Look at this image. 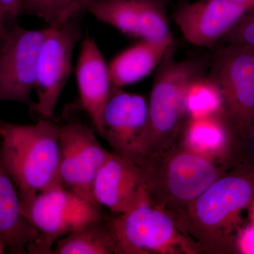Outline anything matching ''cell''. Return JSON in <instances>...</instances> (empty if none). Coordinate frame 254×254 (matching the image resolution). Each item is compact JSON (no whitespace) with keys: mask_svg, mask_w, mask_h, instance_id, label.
<instances>
[{"mask_svg":"<svg viewBox=\"0 0 254 254\" xmlns=\"http://www.w3.org/2000/svg\"><path fill=\"white\" fill-rule=\"evenodd\" d=\"M86 11L128 36L149 41L173 38L166 0H90Z\"/></svg>","mask_w":254,"mask_h":254,"instance_id":"cell-11","label":"cell"},{"mask_svg":"<svg viewBox=\"0 0 254 254\" xmlns=\"http://www.w3.org/2000/svg\"><path fill=\"white\" fill-rule=\"evenodd\" d=\"M148 113V101L143 95L112 88L103 110L101 136L112 152L136 161Z\"/></svg>","mask_w":254,"mask_h":254,"instance_id":"cell-14","label":"cell"},{"mask_svg":"<svg viewBox=\"0 0 254 254\" xmlns=\"http://www.w3.org/2000/svg\"><path fill=\"white\" fill-rule=\"evenodd\" d=\"M52 254H118L108 217L90 220L62 237Z\"/></svg>","mask_w":254,"mask_h":254,"instance_id":"cell-19","label":"cell"},{"mask_svg":"<svg viewBox=\"0 0 254 254\" xmlns=\"http://www.w3.org/2000/svg\"><path fill=\"white\" fill-rule=\"evenodd\" d=\"M235 4L244 6L247 9L250 10L254 7V0H230Z\"/></svg>","mask_w":254,"mask_h":254,"instance_id":"cell-25","label":"cell"},{"mask_svg":"<svg viewBox=\"0 0 254 254\" xmlns=\"http://www.w3.org/2000/svg\"><path fill=\"white\" fill-rule=\"evenodd\" d=\"M210 76L220 86L232 126L250 142L254 125V50L227 45L219 52Z\"/></svg>","mask_w":254,"mask_h":254,"instance_id":"cell-8","label":"cell"},{"mask_svg":"<svg viewBox=\"0 0 254 254\" xmlns=\"http://www.w3.org/2000/svg\"><path fill=\"white\" fill-rule=\"evenodd\" d=\"M79 19L48 26L37 66L33 111L40 119L51 120L72 71L75 48L83 38Z\"/></svg>","mask_w":254,"mask_h":254,"instance_id":"cell-7","label":"cell"},{"mask_svg":"<svg viewBox=\"0 0 254 254\" xmlns=\"http://www.w3.org/2000/svg\"><path fill=\"white\" fill-rule=\"evenodd\" d=\"M95 204L123 214L150 203L141 167L131 158L110 152L96 174L92 187Z\"/></svg>","mask_w":254,"mask_h":254,"instance_id":"cell-13","label":"cell"},{"mask_svg":"<svg viewBox=\"0 0 254 254\" xmlns=\"http://www.w3.org/2000/svg\"><path fill=\"white\" fill-rule=\"evenodd\" d=\"M185 107L187 118H205L225 111L218 83L210 75L192 80L185 92Z\"/></svg>","mask_w":254,"mask_h":254,"instance_id":"cell-20","label":"cell"},{"mask_svg":"<svg viewBox=\"0 0 254 254\" xmlns=\"http://www.w3.org/2000/svg\"><path fill=\"white\" fill-rule=\"evenodd\" d=\"M5 252H6V247L4 244L0 241V254H4Z\"/></svg>","mask_w":254,"mask_h":254,"instance_id":"cell-28","label":"cell"},{"mask_svg":"<svg viewBox=\"0 0 254 254\" xmlns=\"http://www.w3.org/2000/svg\"><path fill=\"white\" fill-rule=\"evenodd\" d=\"M23 1L24 0H0V8L6 21H14L22 14Z\"/></svg>","mask_w":254,"mask_h":254,"instance_id":"cell-24","label":"cell"},{"mask_svg":"<svg viewBox=\"0 0 254 254\" xmlns=\"http://www.w3.org/2000/svg\"><path fill=\"white\" fill-rule=\"evenodd\" d=\"M60 125L49 119L19 125L0 119V157L26 213L37 195L59 183Z\"/></svg>","mask_w":254,"mask_h":254,"instance_id":"cell-2","label":"cell"},{"mask_svg":"<svg viewBox=\"0 0 254 254\" xmlns=\"http://www.w3.org/2000/svg\"><path fill=\"white\" fill-rule=\"evenodd\" d=\"M253 137H254V128H253Z\"/></svg>","mask_w":254,"mask_h":254,"instance_id":"cell-29","label":"cell"},{"mask_svg":"<svg viewBox=\"0 0 254 254\" xmlns=\"http://www.w3.org/2000/svg\"><path fill=\"white\" fill-rule=\"evenodd\" d=\"M151 204L176 219L229 169L202 158L177 142L137 163Z\"/></svg>","mask_w":254,"mask_h":254,"instance_id":"cell-3","label":"cell"},{"mask_svg":"<svg viewBox=\"0 0 254 254\" xmlns=\"http://www.w3.org/2000/svg\"><path fill=\"white\" fill-rule=\"evenodd\" d=\"M250 208V218L252 223L254 224V201L249 207Z\"/></svg>","mask_w":254,"mask_h":254,"instance_id":"cell-27","label":"cell"},{"mask_svg":"<svg viewBox=\"0 0 254 254\" xmlns=\"http://www.w3.org/2000/svg\"><path fill=\"white\" fill-rule=\"evenodd\" d=\"M178 143L189 151L228 169L250 155V142L237 133L225 111L205 118H187Z\"/></svg>","mask_w":254,"mask_h":254,"instance_id":"cell-12","label":"cell"},{"mask_svg":"<svg viewBox=\"0 0 254 254\" xmlns=\"http://www.w3.org/2000/svg\"><path fill=\"white\" fill-rule=\"evenodd\" d=\"M235 247L241 254H254V224L240 229L237 234Z\"/></svg>","mask_w":254,"mask_h":254,"instance_id":"cell-23","label":"cell"},{"mask_svg":"<svg viewBox=\"0 0 254 254\" xmlns=\"http://www.w3.org/2000/svg\"><path fill=\"white\" fill-rule=\"evenodd\" d=\"M109 153L94 132L79 120L60 125V185L95 203L93 181Z\"/></svg>","mask_w":254,"mask_h":254,"instance_id":"cell-10","label":"cell"},{"mask_svg":"<svg viewBox=\"0 0 254 254\" xmlns=\"http://www.w3.org/2000/svg\"><path fill=\"white\" fill-rule=\"evenodd\" d=\"M249 11L230 0H198L177 5L173 18L190 43L211 48Z\"/></svg>","mask_w":254,"mask_h":254,"instance_id":"cell-15","label":"cell"},{"mask_svg":"<svg viewBox=\"0 0 254 254\" xmlns=\"http://www.w3.org/2000/svg\"><path fill=\"white\" fill-rule=\"evenodd\" d=\"M90 0H24L23 12L57 26L79 19Z\"/></svg>","mask_w":254,"mask_h":254,"instance_id":"cell-21","label":"cell"},{"mask_svg":"<svg viewBox=\"0 0 254 254\" xmlns=\"http://www.w3.org/2000/svg\"><path fill=\"white\" fill-rule=\"evenodd\" d=\"M6 19L2 10L0 8V40L4 36L5 32L6 31L7 26H6Z\"/></svg>","mask_w":254,"mask_h":254,"instance_id":"cell-26","label":"cell"},{"mask_svg":"<svg viewBox=\"0 0 254 254\" xmlns=\"http://www.w3.org/2000/svg\"><path fill=\"white\" fill-rule=\"evenodd\" d=\"M108 218L118 254H199L201 249L173 215L143 203Z\"/></svg>","mask_w":254,"mask_h":254,"instance_id":"cell-5","label":"cell"},{"mask_svg":"<svg viewBox=\"0 0 254 254\" xmlns=\"http://www.w3.org/2000/svg\"><path fill=\"white\" fill-rule=\"evenodd\" d=\"M38 233L23 213L12 178L0 157V241L12 254H28Z\"/></svg>","mask_w":254,"mask_h":254,"instance_id":"cell-17","label":"cell"},{"mask_svg":"<svg viewBox=\"0 0 254 254\" xmlns=\"http://www.w3.org/2000/svg\"><path fill=\"white\" fill-rule=\"evenodd\" d=\"M173 44V38L163 41L141 40L117 55L109 64L114 88L141 81L158 67Z\"/></svg>","mask_w":254,"mask_h":254,"instance_id":"cell-18","label":"cell"},{"mask_svg":"<svg viewBox=\"0 0 254 254\" xmlns=\"http://www.w3.org/2000/svg\"><path fill=\"white\" fill-rule=\"evenodd\" d=\"M76 78L82 108L91 119L100 136L103 133V113L111 93L109 65L99 46L89 34L80 42Z\"/></svg>","mask_w":254,"mask_h":254,"instance_id":"cell-16","label":"cell"},{"mask_svg":"<svg viewBox=\"0 0 254 254\" xmlns=\"http://www.w3.org/2000/svg\"><path fill=\"white\" fill-rule=\"evenodd\" d=\"M173 47L158 66L148 102V121L136 163L178 142L187 120L185 107L187 86L203 74L204 64L198 60H174Z\"/></svg>","mask_w":254,"mask_h":254,"instance_id":"cell-4","label":"cell"},{"mask_svg":"<svg viewBox=\"0 0 254 254\" xmlns=\"http://www.w3.org/2000/svg\"><path fill=\"white\" fill-rule=\"evenodd\" d=\"M222 40L227 45L254 50V12L246 13Z\"/></svg>","mask_w":254,"mask_h":254,"instance_id":"cell-22","label":"cell"},{"mask_svg":"<svg viewBox=\"0 0 254 254\" xmlns=\"http://www.w3.org/2000/svg\"><path fill=\"white\" fill-rule=\"evenodd\" d=\"M254 201V160H241L175 219L202 253L227 254L235 247L240 214Z\"/></svg>","mask_w":254,"mask_h":254,"instance_id":"cell-1","label":"cell"},{"mask_svg":"<svg viewBox=\"0 0 254 254\" xmlns=\"http://www.w3.org/2000/svg\"><path fill=\"white\" fill-rule=\"evenodd\" d=\"M46 27L28 29L18 24L7 27L0 40V103L16 102L33 110L38 56Z\"/></svg>","mask_w":254,"mask_h":254,"instance_id":"cell-9","label":"cell"},{"mask_svg":"<svg viewBox=\"0 0 254 254\" xmlns=\"http://www.w3.org/2000/svg\"><path fill=\"white\" fill-rule=\"evenodd\" d=\"M25 215L38 233L28 254H52L57 241L104 215L99 205L58 184L38 193Z\"/></svg>","mask_w":254,"mask_h":254,"instance_id":"cell-6","label":"cell"}]
</instances>
